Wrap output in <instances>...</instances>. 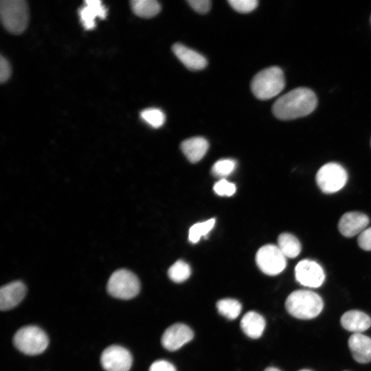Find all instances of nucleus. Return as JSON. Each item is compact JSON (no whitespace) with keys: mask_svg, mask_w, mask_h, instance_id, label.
<instances>
[{"mask_svg":"<svg viewBox=\"0 0 371 371\" xmlns=\"http://www.w3.org/2000/svg\"><path fill=\"white\" fill-rule=\"evenodd\" d=\"M106 289L113 297L129 300L136 296L140 290L137 277L127 269L115 271L109 279Z\"/></svg>","mask_w":371,"mask_h":371,"instance_id":"6","label":"nucleus"},{"mask_svg":"<svg viewBox=\"0 0 371 371\" xmlns=\"http://www.w3.org/2000/svg\"><path fill=\"white\" fill-rule=\"evenodd\" d=\"M168 274L173 282L179 283L190 277L191 269L188 263L183 260H178L169 268Z\"/></svg>","mask_w":371,"mask_h":371,"instance_id":"24","label":"nucleus"},{"mask_svg":"<svg viewBox=\"0 0 371 371\" xmlns=\"http://www.w3.org/2000/svg\"><path fill=\"white\" fill-rule=\"evenodd\" d=\"M12 69L9 62L2 56L0 58V82L7 81L11 76Z\"/></svg>","mask_w":371,"mask_h":371,"instance_id":"31","label":"nucleus"},{"mask_svg":"<svg viewBox=\"0 0 371 371\" xmlns=\"http://www.w3.org/2000/svg\"><path fill=\"white\" fill-rule=\"evenodd\" d=\"M297 281L303 286L317 288L325 279L322 267L316 262L307 259L300 261L295 268Z\"/></svg>","mask_w":371,"mask_h":371,"instance_id":"10","label":"nucleus"},{"mask_svg":"<svg viewBox=\"0 0 371 371\" xmlns=\"http://www.w3.org/2000/svg\"><path fill=\"white\" fill-rule=\"evenodd\" d=\"M149 371H177L175 366L166 360H158L152 363Z\"/></svg>","mask_w":371,"mask_h":371,"instance_id":"32","label":"nucleus"},{"mask_svg":"<svg viewBox=\"0 0 371 371\" xmlns=\"http://www.w3.org/2000/svg\"><path fill=\"white\" fill-rule=\"evenodd\" d=\"M317 104V97L313 91L298 87L277 99L272 111L280 120H293L308 115L314 111Z\"/></svg>","mask_w":371,"mask_h":371,"instance_id":"1","label":"nucleus"},{"mask_svg":"<svg viewBox=\"0 0 371 371\" xmlns=\"http://www.w3.org/2000/svg\"><path fill=\"white\" fill-rule=\"evenodd\" d=\"M100 362L106 371H128L133 358L130 352L120 346H111L102 353Z\"/></svg>","mask_w":371,"mask_h":371,"instance_id":"9","label":"nucleus"},{"mask_svg":"<svg viewBox=\"0 0 371 371\" xmlns=\"http://www.w3.org/2000/svg\"><path fill=\"white\" fill-rule=\"evenodd\" d=\"M85 3L79 10V16L85 29L89 30L95 27L96 18H106L107 10L100 0H86Z\"/></svg>","mask_w":371,"mask_h":371,"instance_id":"14","label":"nucleus"},{"mask_svg":"<svg viewBox=\"0 0 371 371\" xmlns=\"http://www.w3.org/2000/svg\"><path fill=\"white\" fill-rule=\"evenodd\" d=\"M228 3L233 9L241 13L253 11L258 4L256 0H229Z\"/></svg>","mask_w":371,"mask_h":371,"instance_id":"27","label":"nucleus"},{"mask_svg":"<svg viewBox=\"0 0 371 371\" xmlns=\"http://www.w3.org/2000/svg\"><path fill=\"white\" fill-rule=\"evenodd\" d=\"M285 80L282 70L276 66L266 68L258 72L252 79L251 89L260 100L271 99L284 88Z\"/></svg>","mask_w":371,"mask_h":371,"instance_id":"3","label":"nucleus"},{"mask_svg":"<svg viewBox=\"0 0 371 371\" xmlns=\"http://www.w3.org/2000/svg\"><path fill=\"white\" fill-rule=\"evenodd\" d=\"M215 218L193 225L189 230L188 238L192 243H197L202 236H205L215 225Z\"/></svg>","mask_w":371,"mask_h":371,"instance_id":"23","label":"nucleus"},{"mask_svg":"<svg viewBox=\"0 0 371 371\" xmlns=\"http://www.w3.org/2000/svg\"><path fill=\"white\" fill-rule=\"evenodd\" d=\"M0 16L2 25L9 32L22 33L29 21L28 5L25 0H1Z\"/></svg>","mask_w":371,"mask_h":371,"instance_id":"4","label":"nucleus"},{"mask_svg":"<svg viewBox=\"0 0 371 371\" xmlns=\"http://www.w3.org/2000/svg\"><path fill=\"white\" fill-rule=\"evenodd\" d=\"M236 162L231 159H223L214 163L212 168L213 175L224 179L235 170Z\"/></svg>","mask_w":371,"mask_h":371,"instance_id":"26","label":"nucleus"},{"mask_svg":"<svg viewBox=\"0 0 371 371\" xmlns=\"http://www.w3.org/2000/svg\"><path fill=\"white\" fill-rule=\"evenodd\" d=\"M172 50L177 58L190 70L202 69L207 64L203 56L181 43L174 44Z\"/></svg>","mask_w":371,"mask_h":371,"instance_id":"15","label":"nucleus"},{"mask_svg":"<svg viewBox=\"0 0 371 371\" xmlns=\"http://www.w3.org/2000/svg\"><path fill=\"white\" fill-rule=\"evenodd\" d=\"M13 343L23 353L36 355L47 348L49 339L41 328L35 326H27L20 328L14 335Z\"/></svg>","mask_w":371,"mask_h":371,"instance_id":"5","label":"nucleus"},{"mask_svg":"<svg viewBox=\"0 0 371 371\" xmlns=\"http://www.w3.org/2000/svg\"><path fill=\"white\" fill-rule=\"evenodd\" d=\"M369 223L368 216L359 212L345 213L339 219L338 229L346 237H352L361 233Z\"/></svg>","mask_w":371,"mask_h":371,"instance_id":"12","label":"nucleus"},{"mask_svg":"<svg viewBox=\"0 0 371 371\" xmlns=\"http://www.w3.org/2000/svg\"><path fill=\"white\" fill-rule=\"evenodd\" d=\"M26 286L21 281H15L1 286L0 289V308L8 311L17 306L26 294Z\"/></svg>","mask_w":371,"mask_h":371,"instance_id":"13","label":"nucleus"},{"mask_svg":"<svg viewBox=\"0 0 371 371\" xmlns=\"http://www.w3.org/2000/svg\"><path fill=\"white\" fill-rule=\"evenodd\" d=\"M216 308L221 315L229 319H234L240 313L242 306L238 300L227 298L218 301Z\"/></svg>","mask_w":371,"mask_h":371,"instance_id":"22","label":"nucleus"},{"mask_svg":"<svg viewBox=\"0 0 371 371\" xmlns=\"http://www.w3.org/2000/svg\"><path fill=\"white\" fill-rule=\"evenodd\" d=\"M194 336L192 329L183 324L168 327L161 337V344L168 350L175 351L189 342Z\"/></svg>","mask_w":371,"mask_h":371,"instance_id":"11","label":"nucleus"},{"mask_svg":"<svg viewBox=\"0 0 371 371\" xmlns=\"http://www.w3.org/2000/svg\"><path fill=\"white\" fill-rule=\"evenodd\" d=\"M340 322L346 330L354 333H361L371 326L370 317L365 313L357 310L344 313Z\"/></svg>","mask_w":371,"mask_h":371,"instance_id":"17","label":"nucleus"},{"mask_svg":"<svg viewBox=\"0 0 371 371\" xmlns=\"http://www.w3.org/2000/svg\"><path fill=\"white\" fill-rule=\"evenodd\" d=\"M348 346L354 359L360 363L371 361V338L361 333H353Z\"/></svg>","mask_w":371,"mask_h":371,"instance_id":"16","label":"nucleus"},{"mask_svg":"<svg viewBox=\"0 0 371 371\" xmlns=\"http://www.w3.org/2000/svg\"><path fill=\"white\" fill-rule=\"evenodd\" d=\"M188 3L196 12L205 14L211 8V1L209 0H189Z\"/></svg>","mask_w":371,"mask_h":371,"instance_id":"30","label":"nucleus"},{"mask_svg":"<svg viewBox=\"0 0 371 371\" xmlns=\"http://www.w3.org/2000/svg\"><path fill=\"white\" fill-rule=\"evenodd\" d=\"M324 302L316 293L309 290H296L286 298L285 307L293 317L301 319L316 317L322 311Z\"/></svg>","mask_w":371,"mask_h":371,"instance_id":"2","label":"nucleus"},{"mask_svg":"<svg viewBox=\"0 0 371 371\" xmlns=\"http://www.w3.org/2000/svg\"><path fill=\"white\" fill-rule=\"evenodd\" d=\"M300 371H311V370L304 369V370H301Z\"/></svg>","mask_w":371,"mask_h":371,"instance_id":"34","label":"nucleus"},{"mask_svg":"<svg viewBox=\"0 0 371 371\" xmlns=\"http://www.w3.org/2000/svg\"><path fill=\"white\" fill-rule=\"evenodd\" d=\"M357 243L362 249L365 251L371 250V227L365 229L359 234Z\"/></svg>","mask_w":371,"mask_h":371,"instance_id":"29","label":"nucleus"},{"mask_svg":"<svg viewBox=\"0 0 371 371\" xmlns=\"http://www.w3.org/2000/svg\"><path fill=\"white\" fill-rule=\"evenodd\" d=\"M259 269L265 274L276 276L286 266V259L278 246L266 245L260 247L256 255Z\"/></svg>","mask_w":371,"mask_h":371,"instance_id":"8","label":"nucleus"},{"mask_svg":"<svg viewBox=\"0 0 371 371\" xmlns=\"http://www.w3.org/2000/svg\"><path fill=\"white\" fill-rule=\"evenodd\" d=\"M235 184L229 182L225 179H221L214 186V190L219 196H232L236 192Z\"/></svg>","mask_w":371,"mask_h":371,"instance_id":"28","label":"nucleus"},{"mask_svg":"<svg viewBox=\"0 0 371 371\" xmlns=\"http://www.w3.org/2000/svg\"><path fill=\"white\" fill-rule=\"evenodd\" d=\"M316 182L324 193H334L340 190L346 183L348 174L339 164L330 162L322 166L315 177Z\"/></svg>","mask_w":371,"mask_h":371,"instance_id":"7","label":"nucleus"},{"mask_svg":"<svg viewBox=\"0 0 371 371\" xmlns=\"http://www.w3.org/2000/svg\"><path fill=\"white\" fill-rule=\"evenodd\" d=\"M140 115L146 123L154 128L161 127L166 120L164 113L157 108L144 109L141 112Z\"/></svg>","mask_w":371,"mask_h":371,"instance_id":"25","label":"nucleus"},{"mask_svg":"<svg viewBox=\"0 0 371 371\" xmlns=\"http://www.w3.org/2000/svg\"><path fill=\"white\" fill-rule=\"evenodd\" d=\"M207 141L202 137H194L184 140L181 149L188 159L192 163L200 161L208 150Z\"/></svg>","mask_w":371,"mask_h":371,"instance_id":"18","label":"nucleus"},{"mask_svg":"<svg viewBox=\"0 0 371 371\" xmlns=\"http://www.w3.org/2000/svg\"><path fill=\"white\" fill-rule=\"evenodd\" d=\"M133 12L142 18H150L161 10L159 3L155 0H133L131 1Z\"/></svg>","mask_w":371,"mask_h":371,"instance_id":"21","label":"nucleus"},{"mask_svg":"<svg viewBox=\"0 0 371 371\" xmlns=\"http://www.w3.org/2000/svg\"><path fill=\"white\" fill-rule=\"evenodd\" d=\"M265 371H281V370L274 367H269L266 368Z\"/></svg>","mask_w":371,"mask_h":371,"instance_id":"33","label":"nucleus"},{"mask_svg":"<svg viewBox=\"0 0 371 371\" xmlns=\"http://www.w3.org/2000/svg\"><path fill=\"white\" fill-rule=\"evenodd\" d=\"M278 247L286 258L297 257L301 251V245L298 239L289 233H282L278 238Z\"/></svg>","mask_w":371,"mask_h":371,"instance_id":"20","label":"nucleus"},{"mask_svg":"<svg viewBox=\"0 0 371 371\" xmlns=\"http://www.w3.org/2000/svg\"><path fill=\"white\" fill-rule=\"evenodd\" d=\"M240 327L246 335L257 339L262 335L265 330V320L260 314L249 311L243 317Z\"/></svg>","mask_w":371,"mask_h":371,"instance_id":"19","label":"nucleus"}]
</instances>
